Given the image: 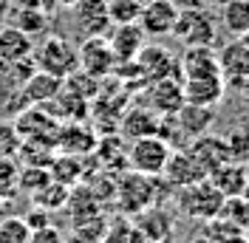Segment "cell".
<instances>
[{
  "label": "cell",
  "mask_w": 249,
  "mask_h": 243,
  "mask_svg": "<svg viewBox=\"0 0 249 243\" xmlns=\"http://www.w3.org/2000/svg\"><path fill=\"white\" fill-rule=\"evenodd\" d=\"M77 57H79V71L96 76V79L116 71V57H113V48H110L105 34L82 37V43L77 46Z\"/></svg>",
  "instance_id": "8992f818"
},
{
  "label": "cell",
  "mask_w": 249,
  "mask_h": 243,
  "mask_svg": "<svg viewBox=\"0 0 249 243\" xmlns=\"http://www.w3.org/2000/svg\"><path fill=\"white\" fill-rule=\"evenodd\" d=\"M224 141H227V150H230L232 161L249 164V127H235Z\"/></svg>",
  "instance_id": "4dcf8cb0"
},
{
  "label": "cell",
  "mask_w": 249,
  "mask_h": 243,
  "mask_svg": "<svg viewBox=\"0 0 249 243\" xmlns=\"http://www.w3.org/2000/svg\"><path fill=\"white\" fill-rule=\"evenodd\" d=\"M17 164L12 161V158H0V195L6 198H12V192H15V187H17Z\"/></svg>",
  "instance_id": "d590c367"
},
{
  "label": "cell",
  "mask_w": 249,
  "mask_h": 243,
  "mask_svg": "<svg viewBox=\"0 0 249 243\" xmlns=\"http://www.w3.org/2000/svg\"><path fill=\"white\" fill-rule=\"evenodd\" d=\"M46 3H54V0H15V6H23V9H46Z\"/></svg>",
  "instance_id": "f35d334b"
},
{
  "label": "cell",
  "mask_w": 249,
  "mask_h": 243,
  "mask_svg": "<svg viewBox=\"0 0 249 243\" xmlns=\"http://www.w3.org/2000/svg\"><path fill=\"white\" fill-rule=\"evenodd\" d=\"M187 243H215L213 238H207V235H198V238H190Z\"/></svg>",
  "instance_id": "b9f144b4"
},
{
  "label": "cell",
  "mask_w": 249,
  "mask_h": 243,
  "mask_svg": "<svg viewBox=\"0 0 249 243\" xmlns=\"http://www.w3.org/2000/svg\"><path fill=\"white\" fill-rule=\"evenodd\" d=\"M178 68L184 71V76L221 74L218 71V54L213 46H184V54L178 57Z\"/></svg>",
  "instance_id": "44dd1931"
},
{
  "label": "cell",
  "mask_w": 249,
  "mask_h": 243,
  "mask_svg": "<svg viewBox=\"0 0 249 243\" xmlns=\"http://www.w3.org/2000/svg\"><path fill=\"white\" fill-rule=\"evenodd\" d=\"M0 71H3V62H0Z\"/></svg>",
  "instance_id": "c3c4849f"
},
{
  "label": "cell",
  "mask_w": 249,
  "mask_h": 243,
  "mask_svg": "<svg viewBox=\"0 0 249 243\" xmlns=\"http://www.w3.org/2000/svg\"><path fill=\"white\" fill-rule=\"evenodd\" d=\"M173 37L181 46H213L215 48V37H218V26L215 17L210 9L204 6H181L176 26H173Z\"/></svg>",
  "instance_id": "7a4b0ae2"
},
{
  "label": "cell",
  "mask_w": 249,
  "mask_h": 243,
  "mask_svg": "<svg viewBox=\"0 0 249 243\" xmlns=\"http://www.w3.org/2000/svg\"><path fill=\"white\" fill-rule=\"evenodd\" d=\"M159 122L161 116H156L150 107H127L119 116V130L124 139H144V136H156L159 133Z\"/></svg>",
  "instance_id": "ac0fdd59"
},
{
  "label": "cell",
  "mask_w": 249,
  "mask_h": 243,
  "mask_svg": "<svg viewBox=\"0 0 249 243\" xmlns=\"http://www.w3.org/2000/svg\"><path fill=\"white\" fill-rule=\"evenodd\" d=\"M241 198H247V201H249V181L244 184V190H241Z\"/></svg>",
  "instance_id": "ee69618b"
},
{
  "label": "cell",
  "mask_w": 249,
  "mask_h": 243,
  "mask_svg": "<svg viewBox=\"0 0 249 243\" xmlns=\"http://www.w3.org/2000/svg\"><path fill=\"white\" fill-rule=\"evenodd\" d=\"M221 23L232 37L249 31V0H227L221 6Z\"/></svg>",
  "instance_id": "d4e9b609"
},
{
  "label": "cell",
  "mask_w": 249,
  "mask_h": 243,
  "mask_svg": "<svg viewBox=\"0 0 249 243\" xmlns=\"http://www.w3.org/2000/svg\"><path fill=\"white\" fill-rule=\"evenodd\" d=\"M108 43L113 48L116 65L119 62H133L139 57V51L147 46V34L142 31L139 23H127V26H113V31L108 34Z\"/></svg>",
  "instance_id": "5bb4252c"
},
{
  "label": "cell",
  "mask_w": 249,
  "mask_h": 243,
  "mask_svg": "<svg viewBox=\"0 0 249 243\" xmlns=\"http://www.w3.org/2000/svg\"><path fill=\"white\" fill-rule=\"evenodd\" d=\"M23 221H26L29 229H43V226L51 224V215H48L46 209H40V207H34V209H29V212L23 215Z\"/></svg>",
  "instance_id": "74e56055"
},
{
  "label": "cell",
  "mask_w": 249,
  "mask_h": 243,
  "mask_svg": "<svg viewBox=\"0 0 249 243\" xmlns=\"http://www.w3.org/2000/svg\"><path fill=\"white\" fill-rule=\"evenodd\" d=\"M227 0H198L196 6H204V9H210V6H224Z\"/></svg>",
  "instance_id": "60d3db41"
},
{
  "label": "cell",
  "mask_w": 249,
  "mask_h": 243,
  "mask_svg": "<svg viewBox=\"0 0 249 243\" xmlns=\"http://www.w3.org/2000/svg\"><path fill=\"white\" fill-rule=\"evenodd\" d=\"M173 153V144L161 136H144V139H133L130 147L124 153V161L127 167L139 175H150L159 178L164 167H167V158Z\"/></svg>",
  "instance_id": "3957f363"
},
{
  "label": "cell",
  "mask_w": 249,
  "mask_h": 243,
  "mask_svg": "<svg viewBox=\"0 0 249 243\" xmlns=\"http://www.w3.org/2000/svg\"><path fill=\"white\" fill-rule=\"evenodd\" d=\"M218 243H244V235H232V238H227V241H218Z\"/></svg>",
  "instance_id": "7bdbcfd3"
},
{
  "label": "cell",
  "mask_w": 249,
  "mask_h": 243,
  "mask_svg": "<svg viewBox=\"0 0 249 243\" xmlns=\"http://www.w3.org/2000/svg\"><path fill=\"white\" fill-rule=\"evenodd\" d=\"M224 207V195L218 192V187L210 178H201L196 184H187L178 190V209L187 218H196V221H213L221 215Z\"/></svg>",
  "instance_id": "277c9868"
},
{
  "label": "cell",
  "mask_w": 249,
  "mask_h": 243,
  "mask_svg": "<svg viewBox=\"0 0 249 243\" xmlns=\"http://www.w3.org/2000/svg\"><path fill=\"white\" fill-rule=\"evenodd\" d=\"M181 88H184V99L190 105H204V107H215L224 99V93H227V85H224L221 74L184 76Z\"/></svg>",
  "instance_id": "9c48e42d"
},
{
  "label": "cell",
  "mask_w": 249,
  "mask_h": 243,
  "mask_svg": "<svg viewBox=\"0 0 249 243\" xmlns=\"http://www.w3.org/2000/svg\"><path fill=\"white\" fill-rule=\"evenodd\" d=\"M29 243H65V235L60 232V226L48 224V226H43V229H31Z\"/></svg>",
  "instance_id": "8d00e7d4"
},
{
  "label": "cell",
  "mask_w": 249,
  "mask_h": 243,
  "mask_svg": "<svg viewBox=\"0 0 249 243\" xmlns=\"http://www.w3.org/2000/svg\"><path fill=\"white\" fill-rule=\"evenodd\" d=\"M136 241H139V235L127 221H116V224L105 226V232H102V243H136Z\"/></svg>",
  "instance_id": "836d02e7"
},
{
  "label": "cell",
  "mask_w": 249,
  "mask_h": 243,
  "mask_svg": "<svg viewBox=\"0 0 249 243\" xmlns=\"http://www.w3.org/2000/svg\"><path fill=\"white\" fill-rule=\"evenodd\" d=\"M218 54V71L224 76L227 91H244V79L249 76V46L235 37L232 43L215 51Z\"/></svg>",
  "instance_id": "52a82bcc"
},
{
  "label": "cell",
  "mask_w": 249,
  "mask_h": 243,
  "mask_svg": "<svg viewBox=\"0 0 249 243\" xmlns=\"http://www.w3.org/2000/svg\"><path fill=\"white\" fill-rule=\"evenodd\" d=\"M54 161H57V164H48V173H51L54 181L71 187V184L82 175V164H79L74 156H60V158H54Z\"/></svg>",
  "instance_id": "f1b7e54d"
},
{
  "label": "cell",
  "mask_w": 249,
  "mask_h": 243,
  "mask_svg": "<svg viewBox=\"0 0 249 243\" xmlns=\"http://www.w3.org/2000/svg\"><path fill=\"white\" fill-rule=\"evenodd\" d=\"M3 26H15L17 31H23V34H29L31 40L37 37V34H43L48 29V15L43 9H23V6H15L9 17H6V23Z\"/></svg>",
  "instance_id": "cb8c5ba5"
},
{
  "label": "cell",
  "mask_w": 249,
  "mask_h": 243,
  "mask_svg": "<svg viewBox=\"0 0 249 243\" xmlns=\"http://www.w3.org/2000/svg\"><path fill=\"white\" fill-rule=\"evenodd\" d=\"M116 201L122 207V212L127 215H139L147 207H161L159 195H156V181L150 175H139L130 170V175H124L122 181L116 184Z\"/></svg>",
  "instance_id": "5b68a950"
},
{
  "label": "cell",
  "mask_w": 249,
  "mask_h": 243,
  "mask_svg": "<svg viewBox=\"0 0 249 243\" xmlns=\"http://www.w3.org/2000/svg\"><path fill=\"white\" fill-rule=\"evenodd\" d=\"M241 235H244V243H249V226H244V232H241Z\"/></svg>",
  "instance_id": "f6af8a7d"
},
{
  "label": "cell",
  "mask_w": 249,
  "mask_h": 243,
  "mask_svg": "<svg viewBox=\"0 0 249 243\" xmlns=\"http://www.w3.org/2000/svg\"><path fill=\"white\" fill-rule=\"evenodd\" d=\"M96 141L91 127H82V122H71V124H60L57 130V147L62 150V156H74L79 158L82 153L96 150Z\"/></svg>",
  "instance_id": "e0dca14e"
},
{
  "label": "cell",
  "mask_w": 249,
  "mask_h": 243,
  "mask_svg": "<svg viewBox=\"0 0 249 243\" xmlns=\"http://www.w3.org/2000/svg\"><path fill=\"white\" fill-rule=\"evenodd\" d=\"M142 12V3L136 0H108V20L110 26H127L136 23Z\"/></svg>",
  "instance_id": "83f0119b"
},
{
  "label": "cell",
  "mask_w": 249,
  "mask_h": 243,
  "mask_svg": "<svg viewBox=\"0 0 249 243\" xmlns=\"http://www.w3.org/2000/svg\"><path fill=\"white\" fill-rule=\"evenodd\" d=\"M136 65H139L147 85L156 79H167V76H173V71H178V60L164 46H156V43L142 48L139 57H136Z\"/></svg>",
  "instance_id": "7c38bea8"
},
{
  "label": "cell",
  "mask_w": 249,
  "mask_h": 243,
  "mask_svg": "<svg viewBox=\"0 0 249 243\" xmlns=\"http://www.w3.org/2000/svg\"><path fill=\"white\" fill-rule=\"evenodd\" d=\"M150 96H147V107L153 110L156 116H176L181 105H184V88H181V79L167 76V79H156L150 82Z\"/></svg>",
  "instance_id": "30bf717a"
},
{
  "label": "cell",
  "mask_w": 249,
  "mask_h": 243,
  "mask_svg": "<svg viewBox=\"0 0 249 243\" xmlns=\"http://www.w3.org/2000/svg\"><path fill=\"white\" fill-rule=\"evenodd\" d=\"M136 235L142 241H150V243H164L170 238V229H173V221L170 215L164 212L161 207H147L144 212L136 215Z\"/></svg>",
  "instance_id": "d6986e66"
},
{
  "label": "cell",
  "mask_w": 249,
  "mask_h": 243,
  "mask_svg": "<svg viewBox=\"0 0 249 243\" xmlns=\"http://www.w3.org/2000/svg\"><path fill=\"white\" fill-rule=\"evenodd\" d=\"M102 232H105V221H91V224H79L74 226L71 235H65V243H102Z\"/></svg>",
  "instance_id": "d6a6232c"
},
{
  "label": "cell",
  "mask_w": 249,
  "mask_h": 243,
  "mask_svg": "<svg viewBox=\"0 0 249 243\" xmlns=\"http://www.w3.org/2000/svg\"><path fill=\"white\" fill-rule=\"evenodd\" d=\"M62 88V79L57 76H48L43 71H34V74L20 85V93H23V102L26 105H43V102H51Z\"/></svg>",
  "instance_id": "7402d4cb"
},
{
  "label": "cell",
  "mask_w": 249,
  "mask_h": 243,
  "mask_svg": "<svg viewBox=\"0 0 249 243\" xmlns=\"http://www.w3.org/2000/svg\"><path fill=\"white\" fill-rule=\"evenodd\" d=\"M31 201H34V207H40L46 212H54V209H60V207L68 204V187L51 178L48 184H43L40 190L31 192Z\"/></svg>",
  "instance_id": "484cf974"
},
{
  "label": "cell",
  "mask_w": 249,
  "mask_h": 243,
  "mask_svg": "<svg viewBox=\"0 0 249 243\" xmlns=\"http://www.w3.org/2000/svg\"><path fill=\"white\" fill-rule=\"evenodd\" d=\"M178 0H150L144 3L139 12V23L142 31L147 37H170L173 26H176V17H178Z\"/></svg>",
  "instance_id": "ba28073f"
},
{
  "label": "cell",
  "mask_w": 249,
  "mask_h": 243,
  "mask_svg": "<svg viewBox=\"0 0 249 243\" xmlns=\"http://www.w3.org/2000/svg\"><path fill=\"white\" fill-rule=\"evenodd\" d=\"M221 215L227 221H232L235 226H249V201L241 195H232V198H224V207H221Z\"/></svg>",
  "instance_id": "1f68e13d"
},
{
  "label": "cell",
  "mask_w": 249,
  "mask_h": 243,
  "mask_svg": "<svg viewBox=\"0 0 249 243\" xmlns=\"http://www.w3.org/2000/svg\"><path fill=\"white\" fill-rule=\"evenodd\" d=\"M176 122V130H178V136L184 139H198V136H207L210 130H213V122H215V107H204V105H190L184 102L181 110L173 116Z\"/></svg>",
  "instance_id": "4fadbf2b"
},
{
  "label": "cell",
  "mask_w": 249,
  "mask_h": 243,
  "mask_svg": "<svg viewBox=\"0 0 249 243\" xmlns=\"http://www.w3.org/2000/svg\"><path fill=\"white\" fill-rule=\"evenodd\" d=\"M31 229L26 226L23 215H9L0 221V243H29Z\"/></svg>",
  "instance_id": "f546056e"
},
{
  "label": "cell",
  "mask_w": 249,
  "mask_h": 243,
  "mask_svg": "<svg viewBox=\"0 0 249 243\" xmlns=\"http://www.w3.org/2000/svg\"><path fill=\"white\" fill-rule=\"evenodd\" d=\"M210 181L218 187V192L224 198H232V195H241V190H244V184L249 181V170L247 164H238V161H227L224 167H218L213 175H210Z\"/></svg>",
  "instance_id": "603a6c76"
},
{
  "label": "cell",
  "mask_w": 249,
  "mask_h": 243,
  "mask_svg": "<svg viewBox=\"0 0 249 243\" xmlns=\"http://www.w3.org/2000/svg\"><path fill=\"white\" fill-rule=\"evenodd\" d=\"M34 68L43 71L48 76H57V79H65L74 71H79V57H77V46L68 40V37H57L51 34L46 37L40 46H34Z\"/></svg>",
  "instance_id": "6da1fadb"
},
{
  "label": "cell",
  "mask_w": 249,
  "mask_h": 243,
  "mask_svg": "<svg viewBox=\"0 0 249 243\" xmlns=\"http://www.w3.org/2000/svg\"><path fill=\"white\" fill-rule=\"evenodd\" d=\"M51 181V173H48V167H26L23 173H17V184L26 190V192H34V190H40L43 184Z\"/></svg>",
  "instance_id": "e575fe53"
},
{
  "label": "cell",
  "mask_w": 249,
  "mask_h": 243,
  "mask_svg": "<svg viewBox=\"0 0 249 243\" xmlns=\"http://www.w3.org/2000/svg\"><path fill=\"white\" fill-rule=\"evenodd\" d=\"M244 93H247V96H249V76H247V79H244Z\"/></svg>",
  "instance_id": "bcb514c9"
},
{
  "label": "cell",
  "mask_w": 249,
  "mask_h": 243,
  "mask_svg": "<svg viewBox=\"0 0 249 243\" xmlns=\"http://www.w3.org/2000/svg\"><path fill=\"white\" fill-rule=\"evenodd\" d=\"M3 204H6V198H3V195H0V207H3Z\"/></svg>",
  "instance_id": "7dc6e473"
},
{
  "label": "cell",
  "mask_w": 249,
  "mask_h": 243,
  "mask_svg": "<svg viewBox=\"0 0 249 243\" xmlns=\"http://www.w3.org/2000/svg\"><path fill=\"white\" fill-rule=\"evenodd\" d=\"M161 175H167V184H170V187H178V190L187 187V184H196V181H201V178H207L204 170H201V164L187 153V147L170 153L167 167H164Z\"/></svg>",
  "instance_id": "2e32d148"
},
{
  "label": "cell",
  "mask_w": 249,
  "mask_h": 243,
  "mask_svg": "<svg viewBox=\"0 0 249 243\" xmlns=\"http://www.w3.org/2000/svg\"><path fill=\"white\" fill-rule=\"evenodd\" d=\"M74 20L85 37H99L110 29L108 0H77L74 3Z\"/></svg>",
  "instance_id": "9a60e30c"
},
{
  "label": "cell",
  "mask_w": 249,
  "mask_h": 243,
  "mask_svg": "<svg viewBox=\"0 0 249 243\" xmlns=\"http://www.w3.org/2000/svg\"><path fill=\"white\" fill-rule=\"evenodd\" d=\"M62 88L71 93H77V96H82L85 102L88 99H93L96 93H99V79L91 74H85V71H74L71 76H65L62 79Z\"/></svg>",
  "instance_id": "4316f807"
},
{
  "label": "cell",
  "mask_w": 249,
  "mask_h": 243,
  "mask_svg": "<svg viewBox=\"0 0 249 243\" xmlns=\"http://www.w3.org/2000/svg\"><path fill=\"white\" fill-rule=\"evenodd\" d=\"M12 9H15V0H0V26L6 23V17H9Z\"/></svg>",
  "instance_id": "ab89813d"
},
{
  "label": "cell",
  "mask_w": 249,
  "mask_h": 243,
  "mask_svg": "<svg viewBox=\"0 0 249 243\" xmlns=\"http://www.w3.org/2000/svg\"><path fill=\"white\" fill-rule=\"evenodd\" d=\"M187 153L201 164L207 178H210L218 167H224L227 161H232V158H230V150H227V141H224L221 136H210V133L193 139V144L187 147Z\"/></svg>",
  "instance_id": "8fae6325"
},
{
  "label": "cell",
  "mask_w": 249,
  "mask_h": 243,
  "mask_svg": "<svg viewBox=\"0 0 249 243\" xmlns=\"http://www.w3.org/2000/svg\"><path fill=\"white\" fill-rule=\"evenodd\" d=\"M31 54H34V40L29 34L17 31L15 26H0V62L3 65L29 60Z\"/></svg>",
  "instance_id": "ffe728a7"
}]
</instances>
